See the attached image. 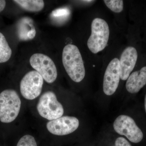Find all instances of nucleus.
I'll return each mask as SVG.
<instances>
[{
	"label": "nucleus",
	"instance_id": "obj_21",
	"mask_svg": "<svg viewBox=\"0 0 146 146\" xmlns=\"http://www.w3.org/2000/svg\"></svg>",
	"mask_w": 146,
	"mask_h": 146
},
{
	"label": "nucleus",
	"instance_id": "obj_14",
	"mask_svg": "<svg viewBox=\"0 0 146 146\" xmlns=\"http://www.w3.org/2000/svg\"><path fill=\"white\" fill-rule=\"evenodd\" d=\"M12 54V50L5 36L0 32V63L8 61Z\"/></svg>",
	"mask_w": 146,
	"mask_h": 146
},
{
	"label": "nucleus",
	"instance_id": "obj_12",
	"mask_svg": "<svg viewBox=\"0 0 146 146\" xmlns=\"http://www.w3.org/2000/svg\"><path fill=\"white\" fill-rule=\"evenodd\" d=\"M36 30L32 19L29 17L21 18L17 24V34L22 41L31 40L36 35Z\"/></svg>",
	"mask_w": 146,
	"mask_h": 146
},
{
	"label": "nucleus",
	"instance_id": "obj_7",
	"mask_svg": "<svg viewBox=\"0 0 146 146\" xmlns=\"http://www.w3.org/2000/svg\"><path fill=\"white\" fill-rule=\"evenodd\" d=\"M44 79L36 71L27 73L20 84L21 94L25 98L33 100L39 96L42 92Z\"/></svg>",
	"mask_w": 146,
	"mask_h": 146
},
{
	"label": "nucleus",
	"instance_id": "obj_3",
	"mask_svg": "<svg viewBox=\"0 0 146 146\" xmlns=\"http://www.w3.org/2000/svg\"><path fill=\"white\" fill-rule=\"evenodd\" d=\"M110 35V29L106 21L96 18L91 24V33L87 41V46L91 52L97 54L107 46Z\"/></svg>",
	"mask_w": 146,
	"mask_h": 146
},
{
	"label": "nucleus",
	"instance_id": "obj_10",
	"mask_svg": "<svg viewBox=\"0 0 146 146\" xmlns=\"http://www.w3.org/2000/svg\"><path fill=\"white\" fill-rule=\"evenodd\" d=\"M138 53L134 47L129 46L126 48L120 58V68L121 79L125 80L130 75L137 62Z\"/></svg>",
	"mask_w": 146,
	"mask_h": 146
},
{
	"label": "nucleus",
	"instance_id": "obj_19",
	"mask_svg": "<svg viewBox=\"0 0 146 146\" xmlns=\"http://www.w3.org/2000/svg\"><path fill=\"white\" fill-rule=\"evenodd\" d=\"M6 4V3L5 1L0 0V12L3 11L5 8Z\"/></svg>",
	"mask_w": 146,
	"mask_h": 146
},
{
	"label": "nucleus",
	"instance_id": "obj_5",
	"mask_svg": "<svg viewBox=\"0 0 146 146\" xmlns=\"http://www.w3.org/2000/svg\"><path fill=\"white\" fill-rule=\"evenodd\" d=\"M113 127L117 133L125 136L130 142L134 143L141 142L143 138V132L132 118L121 115L116 118Z\"/></svg>",
	"mask_w": 146,
	"mask_h": 146
},
{
	"label": "nucleus",
	"instance_id": "obj_18",
	"mask_svg": "<svg viewBox=\"0 0 146 146\" xmlns=\"http://www.w3.org/2000/svg\"><path fill=\"white\" fill-rule=\"evenodd\" d=\"M115 146H131L130 143L124 138L120 137L117 138L115 141Z\"/></svg>",
	"mask_w": 146,
	"mask_h": 146
},
{
	"label": "nucleus",
	"instance_id": "obj_13",
	"mask_svg": "<svg viewBox=\"0 0 146 146\" xmlns=\"http://www.w3.org/2000/svg\"><path fill=\"white\" fill-rule=\"evenodd\" d=\"M13 1L25 10L31 12L40 11L44 7V3L42 0H16Z\"/></svg>",
	"mask_w": 146,
	"mask_h": 146
},
{
	"label": "nucleus",
	"instance_id": "obj_20",
	"mask_svg": "<svg viewBox=\"0 0 146 146\" xmlns=\"http://www.w3.org/2000/svg\"><path fill=\"white\" fill-rule=\"evenodd\" d=\"M145 111L146 112V94L145 95Z\"/></svg>",
	"mask_w": 146,
	"mask_h": 146
},
{
	"label": "nucleus",
	"instance_id": "obj_8",
	"mask_svg": "<svg viewBox=\"0 0 146 146\" xmlns=\"http://www.w3.org/2000/svg\"><path fill=\"white\" fill-rule=\"evenodd\" d=\"M79 125L77 118L71 116H63L48 122L46 127L48 131L57 136H64L75 131Z\"/></svg>",
	"mask_w": 146,
	"mask_h": 146
},
{
	"label": "nucleus",
	"instance_id": "obj_17",
	"mask_svg": "<svg viewBox=\"0 0 146 146\" xmlns=\"http://www.w3.org/2000/svg\"><path fill=\"white\" fill-rule=\"evenodd\" d=\"M16 146H37V145L33 136L26 135L20 139Z\"/></svg>",
	"mask_w": 146,
	"mask_h": 146
},
{
	"label": "nucleus",
	"instance_id": "obj_9",
	"mask_svg": "<svg viewBox=\"0 0 146 146\" xmlns=\"http://www.w3.org/2000/svg\"><path fill=\"white\" fill-rule=\"evenodd\" d=\"M120 77L119 60L115 58L110 61L105 72L103 88L106 95L111 96L116 92L119 83Z\"/></svg>",
	"mask_w": 146,
	"mask_h": 146
},
{
	"label": "nucleus",
	"instance_id": "obj_2",
	"mask_svg": "<svg viewBox=\"0 0 146 146\" xmlns=\"http://www.w3.org/2000/svg\"><path fill=\"white\" fill-rule=\"evenodd\" d=\"M21 100L13 89H6L0 94V121L10 123L16 119L20 111Z\"/></svg>",
	"mask_w": 146,
	"mask_h": 146
},
{
	"label": "nucleus",
	"instance_id": "obj_11",
	"mask_svg": "<svg viewBox=\"0 0 146 146\" xmlns=\"http://www.w3.org/2000/svg\"><path fill=\"white\" fill-rule=\"evenodd\" d=\"M146 84V66L131 73L127 80L126 89L131 94L138 93Z\"/></svg>",
	"mask_w": 146,
	"mask_h": 146
},
{
	"label": "nucleus",
	"instance_id": "obj_1",
	"mask_svg": "<svg viewBox=\"0 0 146 146\" xmlns=\"http://www.w3.org/2000/svg\"><path fill=\"white\" fill-rule=\"evenodd\" d=\"M62 61L65 70L71 79L76 82L83 80L85 70L83 59L76 46L66 45L63 48Z\"/></svg>",
	"mask_w": 146,
	"mask_h": 146
},
{
	"label": "nucleus",
	"instance_id": "obj_16",
	"mask_svg": "<svg viewBox=\"0 0 146 146\" xmlns=\"http://www.w3.org/2000/svg\"><path fill=\"white\" fill-rule=\"evenodd\" d=\"M104 2L109 9L115 13H120L123 9V2L121 0H105Z\"/></svg>",
	"mask_w": 146,
	"mask_h": 146
},
{
	"label": "nucleus",
	"instance_id": "obj_6",
	"mask_svg": "<svg viewBox=\"0 0 146 146\" xmlns=\"http://www.w3.org/2000/svg\"><path fill=\"white\" fill-rule=\"evenodd\" d=\"M30 63L47 82L52 83L55 81L57 77V69L49 56L42 54H35L30 58Z\"/></svg>",
	"mask_w": 146,
	"mask_h": 146
},
{
	"label": "nucleus",
	"instance_id": "obj_15",
	"mask_svg": "<svg viewBox=\"0 0 146 146\" xmlns=\"http://www.w3.org/2000/svg\"><path fill=\"white\" fill-rule=\"evenodd\" d=\"M70 14V11L68 8L63 7L55 9L50 14L51 18L57 23L64 22Z\"/></svg>",
	"mask_w": 146,
	"mask_h": 146
},
{
	"label": "nucleus",
	"instance_id": "obj_4",
	"mask_svg": "<svg viewBox=\"0 0 146 146\" xmlns=\"http://www.w3.org/2000/svg\"><path fill=\"white\" fill-rule=\"evenodd\" d=\"M36 108L39 115L50 121L60 117L64 113L63 106L52 91H47L42 94Z\"/></svg>",
	"mask_w": 146,
	"mask_h": 146
}]
</instances>
